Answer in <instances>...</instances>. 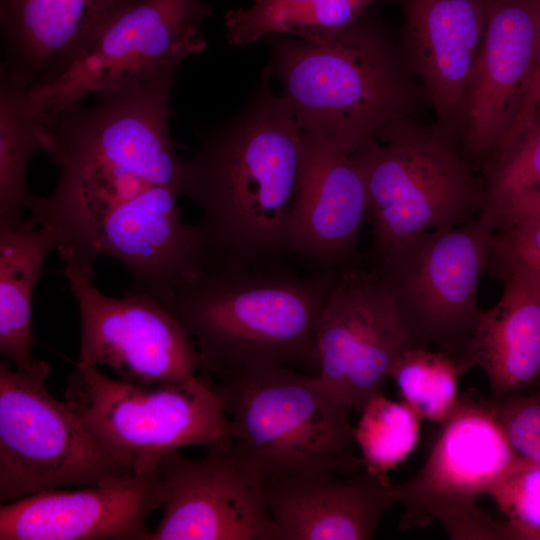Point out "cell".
Listing matches in <instances>:
<instances>
[{"label":"cell","instance_id":"obj_1","mask_svg":"<svg viewBox=\"0 0 540 540\" xmlns=\"http://www.w3.org/2000/svg\"><path fill=\"white\" fill-rule=\"evenodd\" d=\"M174 76L99 92L90 102L38 115L44 152L58 179L29 213L55 236L64 265L94 272L96 239L114 209L155 187L180 192L184 159L168 125Z\"/></svg>","mask_w":540,"mask_h":540},{"label":"cell","instance_id":"obj_2","mask_svg":"<svg viewBox=\"0 0 540 540\" xmlns=\"http://www.w3.org/2000/svg\"><path fill=\"white\" fill-rule=\"evenodd\" d=\"M306 156V136L284 96L260 86L237 114L199 134L183 160L180 195L211 261L275 266L288 253L287 225Z\"/></svg>","mask_w":540,"mask_h":540},{"label":"cell","instance_id":"obj_3","mask_svg":"<svg viewBox=\"0 0 540 540\" xmlns=\"http://www.w3.org/2000/svg\"><path fill=\"white\" fill-rule=\"evenodd\" d=\"M337 275L211 261L163 306L196 347L200 372L272 364L318 375L317 326Z\"/></svg>","mask_w":540,"mask_h":540},{"label":"cell","instance_id":"obj_4","mask_svg":"<svg viewBox=\"0 0 540 540\" xmlns=\"http://www.w3.org/2000/svg\"><path fill=\"white\" fill-rule=\"evenodd\" d=\"M265 39L264 76L279 82L299 128L350 154L415 118L425 99L398 36L372 8L324 43Z\"/></svg>","mask_w":540,"mask_h":540},{"label":"cell","instance_id":"obj_5","mask_svg":"<svg viewBox=\"0 0 540 540\" xmlns=\"http://www.w3.org/2000/svg\"><path fill=\"white\" fill-rule=\"evenodd\" d=\"M209 377L232 423V446L265 480L358 471L351 410L317 375L265 364Z\"/></svg>","mask_w":540,"mask_h":540},{"label":"cell","instance_id":"obj_6","mask_svg":"<svg viewBox=\"0 0 540 540\" xmlns=\"http://www.w3.org/2000/svg\"><path fill=\"white\" fill-rule=\"evenodd\" d=\"M353 156L366 183L375 261L415 235L482 213L484 179L434 125L408 119Z\"/></svg>","mask_w":540,"mask_h":540},{"label":"cell","instance_id":"obj_7","mask_svg":"<svg viewBox=\"0 0 540 540\" xmlns=\"http://www.w3.org/2000/svg\"><path fill=\"white\" fill-rule=\"evenodd\" d=\"M65 401L107 453L135 474L156 469L184 447L211 450L233 442L232 423L200 371L183 383H143L76 363Z\"/></svg>","mask_w":540,"mask_h":540},{"label":"cell","instance_id":"obj_8","mask_svg":"<svg viewBox=\"0 0 540 540\" xmlns=\"http://www.w3.org/2000/svg\"><path fill=\"white\" fill-rule=\"evenodd\" d=\"M49 366L0 361V501L134 475L101 446L66 401L46 388Z\"/></svg>","mask_w":540,"mask_h":540},{"label":"cell","instance_id":"obj_9","mask_svg":"<svg viewBox=\"0 0 540 540\" xmlns=\"http://www.w3.org/2000/svg\"><path fill=\"white\" fill-rule=\"evenodd\" d=\"M494 227L481 217L425 231L375 261L415 346L460 356L483 310L477 302Z\"/></svg>","mask_w":540,"mask_h":540},{"label":"cell","instance_id":"obj_10","mask_svg":"<svg viewBox=\"0 0 540 540\" xmlns=\"http://www.w3.org/2000/svg\"><path fill=\"white\" fill-rule=\"evenodd\" d=\"M441 426L421 469L390 486L403 507L400 529L438 520L454 540H504V523L476 505L517 455L497 419L494 400L462 394Z\"/></svg>","mask_w":540,"mask_h":540},{"label":"cell","instance_id":"obj_11","mask_svg":"<svg viewBox=\"0 0 540 540\" xmlns=\"http://www.w3.org/2000/svg\"><path fill=\"white\" fill-rule=\"evenodd\" d=\"M212 13L204 0H139L112 18L53 80L29 88L38 115L99 92L175 73L207 47L200 26Z\"/></svg>","mask_w":540,"mask_h":540},{"label":"cell","instance_id":"obj_12","mask_svg":"<svg viewBox=\"0 0 540 540\" xmlns=\"http://www.w3.org/2000/svg\"><path fill=\"white\" fill-rule=\"evenodd\" d=\"M77 302L81 340L77 363L107 366L117 378L143 383H183L196 378L201 360L178 320L154 296L103 294L93 276L64 266Z\"/></svg>","mask_w":540,"mask_h":540},{"label":"cell","instance_id":"obj_13","mask_svg":"<svg viewBox=\"0 0 540 540\" xmlns=\"http://www.w3.org/2000/svg\"><path fill=\"white\" fill-rule=\"evenodd\" d=\"M319 379L350 410H358L415 346L391 293L374 267L338 272L317 326Z\"/></svg>","mask_w":540,"mask_h":540},{"label":"cell","instance_id":"obj_14","mask_svg":"<svg viewBox=\"0 0 540 540\" xmlns=\"http://www.w3.org/2000/svg\"><path fill=\"white\" fill-rule=\"evenodd\" d=\"M157 471L163 514L148 540H279L265 479L232 444L200 459L169 453Z\"/></svg>","mask_w":540,"mask_h":540},{"label":"cell","instance_id":"obj_15","mask_svg":"<svg viewBox=\"0 0 540 540\" xmlns=\"http://www.w3.org/2000/svg\"><path fill=\"white\" fill-rule=\"evenodd\" d=\"M539 48L537 0H491L468 92L461 153L484 170L521 114Z\"/></svg>","mask_w":540,"mask_h":540},{"label":"cell","instance_id":"obj_16","mask_svg":"<svg viewBox=\"0 0 540 540\" xmlns=\"http://www.w3.org/2000/svg\"><path fill=\"white\" fill-rule=\"evenodd\" d=\"M398 1L403 54L434 111V126L461 151L469 86L491 0Z\"/></svg>","mask_w":540,"mask_h":540},{"label":"cell","instance_id":"obj_17","mask_svg":"<svg viewBox=\"0 0 540 540\" xmlns=\"http://www.w3.org/2000/svg\"><path fill=\"white\" fill-rule=\"evenodd\" d=\"M173 186L155 187L114 209L102 223L95 259L106 255L130 276L126 293L143 292L165 304L211 262L196 224L182 220Z\"/></svg>","mask_w":540,"mask_h":540},{"label":"cell","instance_id":"obj_18","mask_svg":"<svg viewBox=\"0 0 540 540\" xmlns=\"http://www.w3.org/2000/svg\"><path fill=\"white\" fill-rule=\"evenodd\" d=\"M156 469L79 490H46L0 506V540H148L161 509Z\"/></svg>","mask_w":540,"mask_h":540},{"label":"cell","instance_id":"obj_19","mask_svg":"<svg viewBox=\"0 0 540 540\" xmlns=\"http://www.w3.org/2000/svg\"><path fill=\"white\" fill-rule=\"evenodd\" d=\"M304 133L306 156L287 225L288 252L317 271L340 272L353 266L368 220L366 183L353 154Z\"/></svg>","mask_w":540,"mask_h":540},{"label":"cell","instance_id":"obj_20","mask_svg":"<svg viewBox=\"0 0 540 540\" xmlns=\"http://www.w3.org/2000/svg\"><path fill=\"white\" fill-rule=\"evenodd\" d=\"M388 478L363 472L314 473L265 480L279 540H368L396 502Z\"/></svg>","mask_w":540,"mask_h":540},{"label":"cell","instance_id":"obj_21","mask_svg":"<svg viewBox=\"0 0 540 540\" xmlns=\"http://www.w3.org/2000/svg\"><path fill=\"white\" fill-rule=\"evenodd\" d=\"M139 0H1L2 70L31 86L57 77L118 13Z\"/></svg>","mask_w":540,"mask_h":540},{"label":"cell","instance_id":"obj_22","mask_svg":"<svg viewBox=\"0 0 540 540\" xmlns=\"http://www.w3.org/2000/svg\"><path fill=\"white\" fill-rule=\"evenodd\" d=\"M499 301L483 310L467 349L456 359L481 368L492 399L540 382V279L523 272L502 278Z\"/></svg>","mask_w":540,"mask_h":540},{"label":"cell","instance_id":"obj_23","mask_svg":"<svg viewBox=\"0 0 540 540\" xmlns=\"http://www.w3.org/2000/svg\"><path fill=\"white\" fill-rule=\"evenodd\" d=\"M55 236L29 217L0 229V352L21 371L49 366L34 360L36 337L32 329V297Z\"/></svg>","mask_w":540,"mask_h":540},{"label":"cell","instance_id":"obj_24","mask_svg":"<svg viewBox=\"0 0 540 540\" xmlns=\"http://www.w3.org/2000/svg\"><path fill=\"white\" fill-rule=\"evenodd\" d=\"M225 15L226 38L244 47L269 36L324 43L347 29L381 0H253Z\"/></svg>","mask_w":540,"mask_h":540},{"label":"cell","instance_id":"obj_25","mask_svg":"<svg viewBox=\"0 0 540 540\" xmlns=\"http://www.w3.org/2000/svg\"><path fill=\"white\" fill-rule=\"evenodd\" d=\"M30 82L1 70L0 82V229L24 220L37 196L27 186L28 165L44 152L39 117L29 99Z\"/></svg>","mask_w":540,"mask_h":540},{"label":"cell","instance_id":"obj_26","mask_svg":"<svg viewBox=\"0 0 540 540\" xmlns=\"http://www.w3.org/2000/svg\"><path fill=\"white\" fill-rule=\"evenodd\" d=\"M465 371L449 353L412 346L399 356L390 378L421 419L442 424L459 403L458 378Z\"/></svg>","mask_w":540,"mask_h":540},{"label":"cell","instance_id":"obj_27","mask_svg":"<svg viewBox=\"0 0 540 540\" xmlns=\"http://www.w3.org/2000/svg\"><path fill=\"white\" fill-rule=\"evenodd\" d=\"M354 427L365 469L379 476L403 462L416 448L420 434V417L404 401H394L378 393L360 409Z\"/></svg>","mask_w":540,"mask_h":540},{"label":"cell","instance_id":"obj_28","mask_svg":"<svg viewBox=\"0 0 540 540\" xmlns=\"http://www.w3.org/2000/svg\"><path fill=\"white\" fill-rule=\"evenodd\" d=\"M507 521L504 540H540V464L516 455L486 491Z\"/></svg>","mask_w":540,"mask_h":540},{"label":"cell","instance_id":"obj_29","mask_svg":"<svg viewBox=\"0 0 540 540\" xmlns=\"http://www.w3.org/2000/svg\"><path fill=\"white\" fill-rule=\"evenodd\" d=\"M485 204L480 217L493 227L499 208L511 197L540 187V119L485 169Z\"/></svg>","mask_w":540,"mask_h":540},{"label":"cell","instance_id":"obj_30","mask_svg":"<svg viewBox=\"0 0 540 540\" xmlns=\"http://www.w3.org/2000/svg\"><path fill=\"white\" fill-rule=\"evenodd\" d=\"M493 233L487 270L502 279L523 272L540 279V221L527 220Z\"/></svg>","mask_w":540,"mask_h":540},{"label":"cell","instance_id":"obj_31","mask_svg":"<svg viewBox=\"0 0 540 540\" xmlns=\"http://www.w3.org/2000/svg\"><path fill=\"white\" fill-rule=\"evenodd\" d=\"M497 419L515 452L540 464V382L495 401Z\"/></svg>","mask_w":540,"mask_h":540},{"label":"cell","instance_id":"obj_32","mask_svg":"<svg viewBox=\"0 0 540 540\" xmlns=\"http://www.w3.org/2000/svg\"><path fill=\"white\" fill-rule=\"evenodd\" d=\"M537 1H538V15H539V48H538L537 63H536L533 78L531 80L530 87H529L527 97H526L523 109L521 111V114L500 155L505 153L508 149H510L522 137V135L529 129L533 121L535 112H536L537 104L540 100V0H537Z\"/></svg>","mask_w":540,"mask_h":540},{"label":"cell","instance_id":"obj_33","mask_svg":"<svg viewBox=\"0 0 540 540\" xmlns=\"http://www.w3.org/2000/svg\"><path fill=\"white\" fill-rule=\"evenodd\" d=\"M535 119H540V100H539V102H538V104H537L536 112H535L533 121H534ZM533 121H532V122H533ZM531 124H532V123H531Z\"/></svg>","mask_w":540,"mask_h":540}]
</instances>
